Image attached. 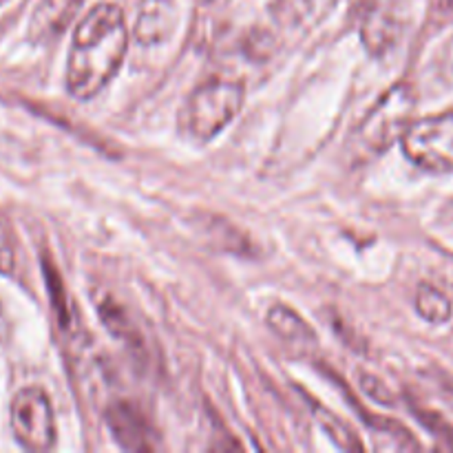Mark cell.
Wrapping results in <instances>:
<instances>
[{
    "mask_svg": "<svg viewBox=\"0 0 453 453\" xmlns=\"http://www.w3.org/2000/svg\"><path fill=\"white\" fill-rule=\"evenodd\" d=\"M374 427L376 441H380V438H388L389 441L385 449H420V445L414 441V436H411L405 427H401V425L389 423V420H379Z\"/></svg>",
    "mask_w": 453,
    "mask_h": 453,
    "instance_id": "15",
    "label": "cell"
},
{
    "mask_svg": "<svg viewBox=\"0 0 453 453\" xmlns=\"http://www.w3.org/2000/svg\"><path fill=\"white\" fill-rule=\"evenodd\" d=\"M84 0H40L29 22V35L34 42H49L65 34L66 27L80 12Z\"/></svg>",
    "mask_w": 453,
    "mask_h": 453,
    "instance_id": "7",
    "label": "cell"
},
{
    "mask_svg": "<svg viewBox=\"0 0 453 453\" xmlns=\"http://www.w3.org/2000/svg\"><path fill=\"white\" fill-rule=\"evenodd\" d=\"M314 414H317L321 427L330 434V438L341 447V449H363V445L357 441L354 432H349V429L341 423L339 416L330 414V411L323 410V407H317Z\"/></svg>",
    "mask_w": 453,
    "mask_h": 453,
    "instance_id": "14",
    "label": "cell"
},
{
    "mask_svg": "<svg viewBox=\"0 0 453 453\" xmlns=\"http://www.w3.org/2000/svg\"><path fill=\"white\" fill-rule=\"evenodd\" d=\"M106 427L122 449L127 451H153L155 432L146 416L131 401H118L106 410Z\"/></svg>",
    "mask_w": 453,
    "mask_h": 453,
    "instance_id": "6",
    "label": "cell"
},
{
    "mask_svg": "<svg viewBox=\"0 0 453 453\" xmlns=\"http://www.w3.org/2000/svg\"><path fill=\"white\" fill-rule=\"evenodd\" d=\"M339 0H288L290 4V13L295 25L301 29H310V27L319 25L330 16L332 9L336 7Z\"/></svg>",
    "mask_w": 453,
    "mask_h": 453,
    "instance_id": "12",
    "label": "cell"
},
{
    "mask_svg": "<svg viewBox=\"0 0 453 453\" xmlns=\"http://www.w3.org/2000/svg\"><path fill=\"white\" fill-rule=\"evenodd\" d=\"M3 3H7V0H0V4H3Z\"/></svg>",
    "mask_w": 453,
    "mask_h": 453,
    "instance_id": "18",
    "label": "cell"
},
{
    "mask_svg": "<svg viewBox=\"0 0 453 453\" xmlns=\"http://www.w3.org/2000/svg\"><path fill=\"white\" fill-rule=\"evenodd\" d=\"M128 49L124 12L100 3L80 20L66 60V88L80 102L93 100L118 75Z\"/></svg>",
    "mask_w": 453,
    "mask_h": 453,
    "instance_id": "1",
    "label": "cell"
},
{
    "mask_svg": "<svg viewBox=\"0 0 453 453\" xmlns=\"http://www.w3.org/2000/svg\"><path fill=\"white\" fill-rule=\"evenodd\" d=\"M416 310L429 323H447L453 314L449 296L442 290H438L436 286H429V283H420L418 286Z\"/></svg>",
    "mask_w": 453,
    "mask_h": 453,
    "instance_id": "11",
    "label": "cell"
},
{
    "mask_svg": "<svg viewBox=\"0 0 453 453\" xmlns=\"http://www.w3.org/2000/svg\"><path fill=\"white\" fill-rule=\"evenodd\" d=\"M268 327L274 332L277 336H281L283 341L288 343H296V345H312L317 343V334L312 332V327L299 317L292 308L288 305H273L268 310Z\"/></svg>",
    "mask_w": 453,
    "mask_h": 453,
    "instance_id": "8",
    "label": "cell"
},
{
    "mask_svg": "<svg viewBox=\"0 0 453 453\" xmlns=\"http://www.w3.org/2000/svg\"><path fill=\"white\" fill-rule=\"evenodd\" d=\"M9 423L13 438L22 449L42 453L56 445V416L44 389H20L12 401Z\"/></svg>",
    "mask_w": 453,
    "mask_h": 453,
    "instance_id": "5",
    "label": "cell"
},
{
    "mask_svg": "<svg viewBox=\"0 0 453 453\" xmlns=\"http://www.w3.org/2000/svg\"><path fill=\"white\" fill-rule=\"evenodd\" d=\"M363 40L370 51H388L396 40V25L389 18H367L363 27Z\"/></svg>",
    "mask_w": 453,
    "mask_h": 453,
    "instance_id": "13",
    "label": "cell"
},
{
    "mask_svg": "<svg viewBox=\"0 0 453 453\" xmlns=\"http://www.w3.org/2000/svg\"><path fill=\"white\" fill-rule=\"evenodd\" d=\"M96 310L97 314H100V321L109 327V332L115 336V339L124 341V343L128 345L140 343V339H137V330L135 326H133L131 317H128L127 310L113 299L111 292H104V290L96 292Z\"/></svg>",
    "mask_w": 453,
    "mask_h": 453,
    "instance_id": "9",
    "label": "cell"
},
{
    "mask_svg": "<svg viewBox=\"0 0 453 453\" xmlns=\"http://www.w3.org/2000/svg\"><path fill=\"white\" fill-rule=\"evenodd\" d=\"M16 270V243H13L12 228L0 212V274L9 277Z\"/></svg>",
    "mask_w": 453,
    "mask_h": 453,
    "instance_id": "16",
    "label": "cell"
},
{
    "mask_svg": "<svg viewBox=\"0 0 453 453\" xmlns=\"http://www.w3.org/2000/svg\"><path fill=\"white\" fill-rule=\"evenodd\" d=\"M361 388L374 403H380V405L388 407L396 405V396L392 394V389L383 380L376 379L374 374H361Z\"/></svg>",
    "mask_w": 453,
    "mask_h": 453,
    "instance_id": "17",
    "label": "cell"
},
{
    "mask_svg": "<svg viewBox=\"0 0 453 453\" xmlns=\"http://www.w3.org/2000/svg\"><path fill=\"white\" fill-rule=\"evenodd\" d=\"M246 102V87L239 80L212 78L199 84L181 111V128L199 144L219 135L239 115Z\"/></svg>",
    "mask_w": 453,
    "mask_h": 453,
    "instance_id": "2",
    "label": "cell"
},
{
    "mask_svg": "<svg viewBox=\"0 0 453 453\" xmlns=\"http://www.w3.org/2000/svg\"><path fill=\"white\" fill-rule=\"evenodd\" d=\"M168 31V12H166V0H146L142 7L140 16H137L135 34L137 40L144 44L157 42L166 35Z\"/></svg>",
    "mask_w": 453,
    "mask_h": 453,
    "instance_id": "10",
    "label": "cell"
},
{
    "mask_svg": "<svg viewBox=\"0 0 453 453\" xmlns=\"http://www.w3.org/2000/svg\"><path fill=\"white\" fill-rule=\"evenodd\" d=\"M405 157L429 173L453 171V111L410 122L401 137Z\"/></svg>",
    "mask_w": 453,
    "mask_h": 453,
    "instance_id": "4",
    "label": "cell"
},
{
    "mask_svg": "<svg viewBox=\"0 0 453 453\" xmlns=\"http://www.w3.org/2000/svg\"><path fill=\"white\" fill-rule=\"evenodd\" d=\"M411 109L414 96L407 84L389 88L352 133V157L365 162L389 149L410 127Z\"/></svg>",
    "mask_w": 453,
    "mask_h": 453,
    "instance_id": "3",
    "label": "cell"
}]
</instances>
